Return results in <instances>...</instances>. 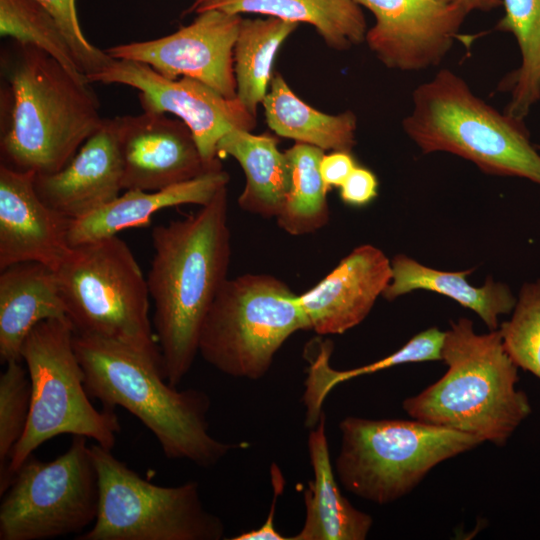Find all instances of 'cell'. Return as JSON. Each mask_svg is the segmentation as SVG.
<instances>
[{
  "label": "cell",
  "instance_id": "6da1fadb",
  "mask_svg": "<svg viewBox=\"0 0 540 540\" xmlns=\"http://www.w3.org/2000/svg\"><path fill=\"white\" fill-rule=\"evenodd\" d=\"M147 285L166 381L176 387L191 369L205 317L227 279L231 256L227 187L208 204L152 231Z\"/></svg>",
  "mask_w": 540,
  "mask_h": 540
},
{
  "label": "cell",
  "instance_id": "7a4b0ae2",
  "mask_svg": "<svg viewBox=\"0 0 540 540\" xmlns=\"http://www.w3.org/2000/svg\"><path fill=\"white\" fill-rule=\"evenodd\" d=\"M2 62L1 165L35 174L60 170L103 123L90 83L32 45L16 42Z\"/></svg>",
  "mask_w": 540,
  "mask_h": 540
},
{
  "label": "cell",
  "instance_id": "3957f363",
  "mask_svg": "<svg viewBox=\"0 0 540 540\" xmlns=\"http://www.w3.org/2000/svg\"><path fill=\"white\" fill-rule=\"evenodd\" d=\"M74 348L89 396L104 408L121 406L138 418L167 458L212 467L236 447L211 436L208 395L197 389L176 390L166 381L162 365L148 355L77 333Z\"/></svg>",
  "mask_w": 540,
  "mask_h": 540
},
{
  "label": "cell",
  "instance_id": "277c9868",
  "mask_svg": "<svg viewBox=\"0 0 540 540\" xmlns=\"http://www.w3.org/2000/svg\"><path fill=\"white\" fill-rule=\"evenodd\" d=\"M446 372L402 407L412 418L504 446L531 414L528 396L517 388L518 366L499 329L479 334L460 318L445 331Z\"/></svg>",
  "mask_w": 540,
  "mask_h": 540
},
{
  "label": "cell",
  "instance_id": "5b68a950",
  "mask_svg": "<svg viewBox=\"0 0 540 540\" xmlns=\"http://www.w3.org/2000/svg\"><path fill=\"white\" fill-rule=\"evenodd\" d=\"M412 101L402 125L422 153L448 152L484 173L540 184V154L524 120L494 109L453 71L442 69L420 84Z\"/></svg>",
  "mask_w": 540,
  "mask_h": 540
},
{
  "label": "cell",
  "instance_id": "8992f818",
  "mask_svg": "<svg viewBox=\"0 0 540 540\" xmlns=\"http://www.w3.org/2000/svg\"><path fill=\"white\" fill-rule=\"evenodd\" d=\"M55 272L75 333L125 344L162 365L147 279L125 241L114 235L71 246Z\"/></svg>",
  "mask_w": 540,
  "mask_h": 540
},
{
  "label": "cell",
  "instance_id": "52a82bcc",
  "mask_svg": "<svg viewBox=\"0 0 540 540\" xmlns=\"http://www.w3.org/2000/svg\"><path fill=\"white\" fill-rule=\"evenodd\" d=\"M74 334L65 316L40 322L24 341L21 357L31 383L30 412L10 456L5 491L16 471L51 438L83 436L111 450L116 443L121 431L119 419L113 409L98 410L92 405L75 352Z\"/></svg>",
  "mask_w": 540,
  "mask_h": 540
},
{
  "label": "cell",
  "instance_id": "ba28073f",
  "mask_svg": "<svg viewBox=\"0 0 540 540\" xmlns=\"http://www.w3.org/2000/svg\"><path fill=\"white\" fill-rule=\"evenodd\" d=\"M339 428V481L347 491L378 505L408 495L434 467L483 443L416 419L348 416Z\"/></svg>",
  "mask_w": 540,
  "mask_h": 540
},
{
  "label": "cell",
  "instance_id": "9c48e42d",
  "mask_svg": "<svg viewBox=\"0 0 540 540\" xmlns=\"http://www.w3.org/2000/svg\"><path fill=\"white\" fill-rule=\"evenodd\" d=\"M309 330L298 295L268 274L226 279L202 325L199 353L220 372L257 380L295 332Z\"/></svg>",
  "mask_w": 540,
  "mask_h": 540
},
{
  "label": "cell",
  "instance_id": "30bf717a",
  "mask_svg": "<svg viewBox=\"0 0 540 540\" xmlns=\"http://www.w3.org/2000/svg\"><path fill=\"white\" fill-rule=\"evenodd\" d=\"M99 487L98 513L93 526L77 540H220L222 520L205 509L199 484H153L111 449L90 445Z\"/></svg>",
  "mask_w": 540,
  "mask_h": 540
},
{
  "label": "cell",
  "instance_id": "8fae6325",
  "mask_svg": "<svg viewBox=\"0 0 540 540\" xmlns=\"http://www.w3.org/2000/svg\"><path fill=\"white\" fill-rule=\"evenodd\" d=\"M0 505V540H44L82 533L99 505L96 468L87 438L74 436L53 461L29 457Z\"/></svg>",
  "mask_w": 540,
  "mask_h": 540
},
{
  "label": "cell",
  "instance_id": "7c38bea8",
  "mask_svg": "<svg viewBox=\"0 0 540 540\" xmlns=\"http://www.w3.org/2000/svg\"><path fill=\"white\" fill-rule=\"evenodd\" d=\"M90 83L123 84L139 91L144 111L170 113L191 130L204 162L211 169H221L217 145L233 129L252 131L256 117L236 98L228 99L190 78L168 79L147 64L112 59L100 71L87 77Z\"/></svg>",
  "mask_w": 540,
  "mask_h": 540
},
{
  "label": "cell",
  "instance_id": "4fadbf2b",
  "mask_svg": "<svg viewBox=\"0 0 540 540\" xmlns=\"http://www.w3.org/2000/svg\"><path fill=\"white\" fill-rule=\"evenodd\" d=\"M242 19L240 14L206 10L173 34L115 45L105 52L114 59L147 64L168 79H196L234 99L233 52Z\"/></svg>",
  "mask_w": 540,
  "mask_h": 540
},
{
  "label": "cell",
  "instance_id": "5bb4252c",
  "mask_svg": "<svg viewBox=\"0 0 540 540\" xmlns=\"http://www.w3.org/2000/svg\"><path fill=\"white\" fill-rule=\"evenodd\" d=\"M375 17L365 42L389 69L419 71L439 65L466 15L453 0H354Z\"/></svg>",
  "mask_w": 540,
  "mask_h": 540
},
{
  "label": "cell",
  "instance_id": "9a60e30c",
  "mask_svg": "<svg viewBox=\"0 0 540 540\" xmlns=\"http://www.w3.org/2000/svg\"><path fill=\"white\" fill-rule=\"evenodd\" d=\"M117 120L124 190H161L218 170L204 162L183 121L147 111Z\"/></svg>",
  "mask_w": 540,
  "mask_h": 540
},
{
  "label": "cell",
  "instance_id": "2e32d148",
  "mask_svg": "<svg viewBox=\"0 0 540 540\" xmlns=\"http://www.w3.org/2000/svg\"><path fill=\"white\" fill-rule=\"evenodd\" d=\"M34 178L0 165V270L38 262L55 271L71 248L70 220L42 201Z\"/></svg>",
  "mask_w": 540,
  "mask_h": 540
},
{
  "label": "cell",
  "instance_id": "e0dca14e",
  "mask_svg": "<svg viewBox=\"0 0 540 540\" xmlns=\"http://www.w3.org/2000/svg\"><path fill=\"white\" fill-rule=\"evenodd\" d=\"M392 279L391 261L370 244L354 248L313 288L298 295L309 330L343 334L359 325Z\"/></svg>",
  "mask_w": 540,
  "mask_h": 540
},
{
  "label": "cell",
  "instance_id": "ac0fdd59",
  "mask_svg": "<svg viewBox=\"0 0 540 540\" xmlns=\"http://www.w3.org/2000/svg\"><path fill=\"white\" fill-rule=\"evenodd\" d=\"M118 120L104 118L71 160L50 174H35L42 201L68 218L78 219L102 207L123 190Z\"/></svg>",
  "mask_w": 540,
  "mask_h": 540
},
{
  "label": "cell",
  "instance_id": "d6986e66",
  "mask_svg": "<svg viewBox=\"0 0 540 540\" xmlns=\"http://www.w3.org/2000/svg\"><path fill=\"white\" fill-rule=\"evenodd\" d=\"M229 175L222 169L161 190H125L111 202L78 219L70 220L68 243H82L117 235L122 230L148 225L159 210L196 204L204 206L227 187Z\"/></svg>",
  "mask_w": 540,
  "mask_h": 540
},
{
  "label": "cell",
  "instance_id": "ffe728a7",
  "mask_svg": "<svg viewBox=\"0 0 540 540\" xmlns=\"http://www.w3.org/2000/svg\"><path fill=\"white\" fill-rule=\"evenodd\" d=\"M66 316L56 272L38 262H22L1 270L0 359L22 361L21 350L40 322Z\"/></svg>",
  "mask_w": 540,
  "mask_h": 540
},
{
  "label": "cell",
  "instance_id": "44dd1931",
  "mask_svg": "<svg viewBox=\"0 0 540 540\" xmlns=\"http://www.w3.org/2000/svg\"><path fill=\"white\" fill-rule=\"evenodd\" d=\"M311 429L308 452L313 480L304 492L305 521L300 532L289 540H364L373 519L355 508L339 489L330 460L323 412Z\"/></svg>",
  "mask_w": 540,
  "mask_h": 540
},
{
  "label": "cell",
  "instance_id": "7402d4cb",
  "mask_svg": "<svg viewBox=\"0 0 540 540\" xmlns=\"http://www.w3.org/2000/svg\"><path fill=\"white\" fill-rule=\"evenodd\" d=\"M218 154L232 156L242 167L246 184L238 198L240 208L265 218H276L290 189L291 168L278 139L270 134L233 129L217 145Z\"/></svg>",
  "mask_w": 540,
  "mask_h": 540
},
{
  "label": "cell",
  "instance_id": "603a6c76",
  "mask_svg": "<svg viewBox=\"0 0 540 540\" xmlns=\"http://www.w3.org/2000/svg\"><path fill=\"white\" fill-rule=\"evenodd\" d=\"M391 266L392 279L382 295L389 301L418 289L436 292L475 312L489 331L497 330L499 316L512 312L516 304L510 288L490 277L480 287L469 284L466 277L472 270L445 272L404 254L394 256Z\"/></svg>",
  "mask_w": 540,
  "mask_h": 540
},
{
  "label": "cell",
  "instance_id": "cb8c5ba5",
  "mask_svg": "<svg viewBox=\"0 0 540 540\" xmlns=\"http://www.w3.org/2000/svg\"><path fill=\"white\" fill-rule=\"evenodd\" d=\"M211 9L308 23L330 48L338 51L363 43L368 30L361 6L354 0H204L191 12Z\"/></svg>",
  "mask_w": 540,
  "mask_h": 540
},
{
  "label": "cell",
  "instance_id": "d4e9b609",
  "mask_svg": "<svg viewBox=\"0 0 540 540\" xmlns=\"http://www.w3.org/2000/svg\"><path fill=\"white\" fill-rule=\"evenodd\" d=\"M262 105L268 126L277 135L322 150L351 151L357 118L352 111L322 113L302 101L280 73H275Z\"/></svg>",
  "mask_w": 540,
  "mask_h": 540
},
{
  "label": "cell",
  "instance_id": "484cf974",
  "mask_svg": "<svg viewBox=\"0 0 540 540\" xmlns=\"http://www.w3.org/2000/svg\"><path fill=\"white\" fill-rule=\"evenodd\" d=\"M445 332L430 327L414 335L400 349L367 365L336 370L330 366L332 343L329 340H315L314 353H308L309 366L305 380L303 403L306 407V426L313 428L321 414L327 395L339 384L356 377L382 371L406 363L442 361Z\"/></svg>",
  "mask_w": 540,
  "mask_h": 540
},
{
  "label": "cell",
  "instance_id": "4316f807",
  "mask_svg": "<svg viewBox=\"0 0 540 540\" xmlns=\"http://www.w3.org/2000/svg\"><path fill=\"white\" fill-rule=\"evenodd\" d=\"M297 27L270 16L241 21L233 52L236 97L254 117L268 92L275 56Z\"/></svg>",
  "mask_w": 540,
  "mask_h": 540
},
{
  "label": "cell",
  "instance_id": "83f0119b",
  "mask_svg": "<svg viewBox=\"0 0 540 540\" xmlns=\"http://www.w3.org/2000/svg\"><path fill=\"white\" fill-rule=\"evenodd\" d=\"M504 16L496 29L511 33L521 54L520 66L500 83L511 97L505 113L524 120L540 101V0H501Z\"/></svg>",
  "mask_w": 540,
  "mask_h": 540
},
{
  "label": "cell",
  "instance_id": "f1b7e54d",
  "mask_svg": "<svg viewBox=\"0 0 540 540\" xmlns=\"http://www.w3.org/2000/svg\"><path fill=\"white\" fill-rule=\"evenodd\" d=\"M285 153L290 162L291 182L286 202L276 217L277 224L295 236L315 232L329 220L328 189L320 172L324 150L296 143Z\"/></svg>",
  "mask_w": 540,
  "mask_h": 540
},
{
  "label": "cell",
  "instance_id": "f546056e",
  "mask_svg": "<svg viewBox=\"0 0 540 540\" xmlns=\"http://www.w3.org/2000/svg\"><path fill=\"white\" fill-rule=\"evenodd\" d=\"M0 33L35 46L56 59L74 78L90 83L56 19L36 0H0Z\"/></svg>",
  "mask_w": 540,
  "mask_h": 540
},
{
  "label": "cell",
  "instance_id": "4dcf8cb0",
  "mask_svg": "<svg viewBox=\"0 0 540 540\" xmlns=\"http://www.w3.org/2000/svg\"><path fill=\"white\" fill-rule=\"evenodd\" d=\"M498 329L518 368L540 379V279L521 288L511 318Z\"/></svg>",
  "mask_w": 540,
  "mask_h": 540
},
{
  "label": "cell",
  "instance_id": "1f68e13d",
  "mask_svg": "<svg viewBox=\"0 0 540 540\" xmlns=\"http://www.w3.org/2000/svg\"><path fill=\"white\" fill-rule=\"evenodd\" d=\"M0 375V495L5 491L11 453L29 418L31 383L21 361H12Z\"/></svg>",
  "mask_w": 540,
  "mask_h": 540
},
{
  "label": "cell",
  "instance_id": "d6a6232c",
  "mask_svg": "<svg viewBox=\"0 0 540 540\" xmlns=\"http://www.w3.org/2000/svg\"><path fill=\"white\" fill-rule=\"evenodd\" d=\"M56 19L86 77L104 68L113 58L85 37L79 24L75 0H36Z\"/></svg>",
  "mask_w": 540,
  "mask_h": 540
},
{
  "label": "cell",
  "instance_id": "836d02e7",
  "mask_svg": "<svg viewBox=\"0 0 540 540\" xmlns=\"http://www.w3.org/2000/svg\"><path fill=\"white\" fill-rule=\"evenodd\" d=\"M378 193V180L367 168L356 166L340 186V197L350 206L361 207L374 200Z\"/></svg>",
  "mask_w": 540,
  "mask_h": 540
},
{
  "label": "cell",
  "instance_id": "e575fe53",
  "mask_svg": "<svg viewBox=\"0 0 540 540\" xmlns=\"http://www.w3.org/2000/svg\"><path fill=\"white\" fill-rule=\"evenodd\" d=\"M271 482L273 486V500L270 506V511L265 522L257 529L243 532L231 540H289L280 534L274 526V515L278 497L284 489V477L275 464L271 467Z\"/></svg>",
  "mask_w": 540,
  "mask_h": 540
},
{
  "label": "cell",
  "instance_id": "d590c367",
  "mask_svg": "<svg viewBox=\"0 0 540 540\" xmlns=\"http://www.w3.org/2000/svg\"><path fill=\"white\" fill-rule=\"evenodd\" d=\"M356 166L351 151H333L324 154L320 172L326 188L329 190L331 187H340Z\"/></svg>",
  "mask_w": 540,
  "mask_h": 540
},
{
  "label": "cell",
  "instance_id": "8d00e7d4",
  "mask_svg": "<svg viewBox=\"0 0 540 540\" xmlns=\"http://www.w3.org/2000/svg\"><path fill=\"white\" fill-rule=\"evenodd\" d=\"M456 6L464 15L470 12L479 10L489 12L501 6V0H453Z\"/></svg>",
  "mask_w": 540,
  "mask_h": 540
},
{
  "label": "cell",
  "instance_id": "74e56055",
  "mask_svg": "<svg viewBox=\"0 0 540 540\" xmlns=\"http://www.w3.org/2000/svg\"><path fill=\"white\" fill-rule=\"evenodd\" d=\"M204 0H195L193 2V4L191 5V7L187 10L188 13H191V11L196 7L198 6L201 2H203Z\"/></svg>",
  "mask_w": 540,
  "mask_h": 540
}]
</instances>
